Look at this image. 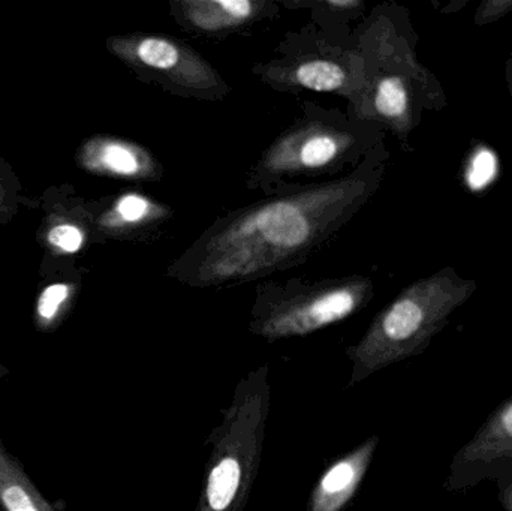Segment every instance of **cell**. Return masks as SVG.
Instances as JSON below:
<instances>
[{
    "label": "cell",
    "instance_id": "obj_6",
    "mask_svg": "<svg viewBox=\"0 0 512 511\" xmlns=\"http://www.w3.org/2000/svg\"><path fill=\"white\" fill-rule=\"evenodd\" d=\"M38 200L42 216L35 240L44 255L78 258L96 245L92 204L71 183L48 186Z\"/></svg>",
    "mask_w": 512,
    "mask_h": 511
},
{
    "label": "cell",
    "instance_id": "obj_10",
    "mask_svg": "<svg viewBox=\"0 0 512 511\" xmlns=\"http://www.w3.org/2000/svg\"><path fill=\"white\" fill-rule=\"evenodd\" d=\"M378 444V435H373L360 446L331 461L313 485L306 511L345 510L366 479Z\"/></svg>",
    "mask_w": 512,
    "mask_h": 511
},
{
    "label": "cell",
    "instance_id": "obj_8",
    "mask_svg": "<svg viewBox=\"0 0 512 511\" xmlns=\"http://www.w3.org/2000/svg\"><path fill=\"white\" fill-rule=\"evenodd\" d=\"M86 275L78 258L42 255L33 302V326L38 332L53 333L65 323L77 305Z\"/></svg>",
    "mask_w": 512,
    "mask_h": 511
},
{
    "label": "cell",
    "instance_id": "obj_3",
    "mask_svg": "<svg viewBox=\"0 0 512 511\" xmlns=\"http://www.w3.org/2000/svg\"><path fill=\"white\" fill-rule=\"evenodd\" d=\"M372 285L358 276L289 284L261 291L252 309V335L276 342L318 332L357 314L369 302Z\"/></svg>",
    "mask_w": 512,
    "mask_h": 511
},
{
    "label": "cell",
    "instance_id": "obj_2",
    "mask_svg": "<svg viewBox=\"0 0 512 511\" xmlns=\"http://www.w3.org/2000/svg\"><path fill=\"white\" fill-rule=\"evenodd\" d=\"M270 408V368L262 365L239 381L207 437L210 453L194 511L246 510L261 467Z\"/></svg>",
    "mask_w": 512,
    "mask_h": 511
},
{
    "label": "cell",
    "instance_id": "obj_19",
    "mask_svg": "<svg viewBox=\"0 0 512 511\" xmlns=\"http://www.w3.org/2000/svg\"><path fill=\"white\" fill-rule=\"evenodd\" d=\"M9 375H11V371H9L8 366H5L2 362H0V381L5 380V378L9 377Z\"/></svg>",
    "mask_w": 512,
    "mask_h": 511
},
{
    "label": "cell",
    "instance_id": "obj_17",
    "mask_svg": "<svg viewBox=\"0 0 512 511\" xmlns=\"http://www.w3.org/2000/svg\"><path fill=\"white\" fill-rule=\"evenodd\" d=\"M496 426H498L496 429H498V432H501L502 438H504L507 443L512 444V404L508 405V407L502 411L498 422H496Z\"/></svg>",
    "mask_w": 512,
    "mask_h": 511
},
{
    "label": "cell",
    "instance_id": "obj_18",
    "mask_svg": "<svg viewBox=\"0 0 512 511\" xmlns=\"http://www.w3.org/2000/svg\"><path fill=\"white\" fill-rule=\"evenodd\" d=\"M325 5L328 8L340 9V11H349V9L358 8L361 6V3L358 0H328Z\"/></svg>",
    "mask_w": 512,
    "mask_h": 511
},
{
    "label": "cell",
    "instance_id": "obj_7",
    "mask_svg": "<svg viewBox=\"0 0 512 511\" xmlns=\"http://www.w3.org/2000/svg\"><path fill=\"white\" fill-rule=\"evenodd\" d=\"M74 161L84 173L104 179L147 182L162 174L161 165L146 147L110 134L84 138L75 150Z\"/></svg>",
    "mask_w": 512,
    "mask_h": 511
},
{
    "label": "cell",
    "instance_id": "obj_11",
    "mask_svg": "<svg viewBox=\"0 0 512 511\" xmlns=\"http://www.w3.org/2000/svg\"><path fill=\"white\" fill-rule=\"evenodd\" d=\"M265 6L252 0H185L174 3L173 11L183 27L215 35L252 23Z\"/></svg>",
    "mask_w": 512,
    "mask_h": 511
},
{
    "label": "cell",
    "instance_id": "obj_15",
    "mask_svg": "<svg viewBox=\"0 0 512 511\" xmlns=\"http://www.w3.org/2000/svg\"><path fill=\"white\" fill-rule=\"evenodd\" d=\"M375 110L387 119H397L408 107V92L400 78L385 77L376 84L373 95Z\"/></svg>",
    "mask_w": 512,
    "mask_h": 511
},
{
    "label": "cell",
    "instance_id": "obj_14",
    "mask_svg": "<svg viewBox=\"0 0 512 511\" xmlns=\"http://www.w3.org/2000/svg\"><path fill=\"white\" fill-rule=\"evenodd\" d=\"M21 209H39V200L26 194L12 165L0 156V227L14 221Z\"/></svg>",
    "mask_w": 512,
    "mask_h": 511
},
{
    "label": "cell",
    "instance_id": "obj_12",
    "mask_svg": "<svg viewBox=\"0 0 512 511\" xmlns=\"http://www.w3.org/2000/svg\"><path fill=\"white\" fill-rule=\"evenodd\" d=\"M0 511H57L0 437Z\"/></svg>",
    "mask_w": 512,
    "mask_h": 511
},
{
    "label": "cell",
    "instance_id": "obj_16",
    "mask_svg": "<svg viewBox=\"0 0 512 511\" xmlns=\"http://www.w3.org/2000/svg\"><path fill=\"white\" fill-rule=\"evenodd\" d=\"M498 171V161L490 150H481L472 159L468 183L472 189H483L492 182Z\"/></svg>",
    "mask_w": 512,
    "mask_h": 511
},
{
    "label": "cell",
    "instance_id": "obj_4",
    "mask_svg": "<svg viewBox=\"0 0 512 511\" xmlns=\"http://www.w3.org/2000/svg\"><path fill=\"white\" fill-rule=\"evenodd\" d=\"M358 156V131L342 119L298 120L280 135L254 168L255 185L339 170Z\"/></svg>",
    "mask_w": 512,
    "mask_h": 511
},
{
    "label": "cell",
    "instance_id": "obj_5",
    "mask_svg": "<svg viewBox=\"0 0 512 511\" xmlns=\"http://www.w3.org/2000/svg\"><path fill=\"white\" fill-rule=\"evenodd\" d=\"M107 50L135 74L147 78L156 75L162 83L183 87L194 95H221L224 81L209 62L189 45L168 36L131 33L111 36Z\"/></svg>",
    "mask_w": 512,
    "mask_h": 511
},
{
    "label": "cell",
    "instance_id": "obj_13",
    "mask_svg": "<svg viewBox=\"0 0 512 511\" xmlns=\"http://www.w3.org/2000/svg\"><path fill=\"white\" fill-rule=\"evenodd\" d=\"M276 75L282 84H295L315 92H339L351 83L348 68L324 57L300 60L292 68L270 72L271 78Z\"/></svg>",
    "mask_w": 512,
    "mask_h": 511
},
{
    "label": "cell",
    "instance_id": "obj_9",
    "mask_svg": "<svg viewBox=\"0 0 512 511\" xmlns=\"http://www.w3.org/2000/svg\"><path fill=\"white\" fill-rule=\"evenodd\" d=\"M95 224V243L140 240L149 230L170 218L171 210L141 192L123 191L90 200Z\"/></svg>",
    "mask_w": 512,
    "mask_h": 511
},
{
    "label": "cell",
    "instance_id": "obj_1",
    "mask_svg": "<svg viewBox=\"0 0 512 511\" xmlns=\"http://www.w3.org/2000/svg\"><path fill=\"white\" fill-rule=\"evenodd\" d=\"M370 191L366 167L219 218L168 270L194 288L243 284L297 266L333 239Z\"/></svg>",
    "mask_w": 512,
    "mask_h": 511
}]
</instances>
